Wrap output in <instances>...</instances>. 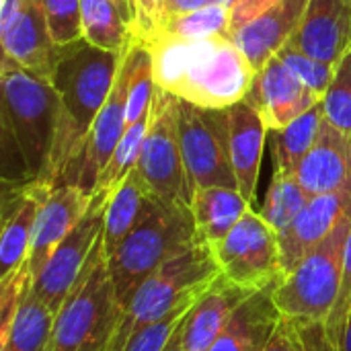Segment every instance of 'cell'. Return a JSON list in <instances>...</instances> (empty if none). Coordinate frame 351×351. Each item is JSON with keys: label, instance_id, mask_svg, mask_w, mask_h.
<instances>
[{"label": "cell", "instance_id": "cell-25", "mask_svg": "<svg viewBox=\"0 0 351 351\" xmlns=\"http://www.w3.org/2000/svg\"><path fill=\"white\" fill-rule=\"evenodd\" d=\"M253 208L239 189L230 187H204L193 191L191 212L199 239L212 251L230 234L241 218Z\"/></svg>", "mask_w": 351, "mask_h": 351}, {"label": "cell", "instance_id": "cell-42", "mask_svg": "<svg viewBox=\"0 0 351 351\" xmlns=\"http://www.w3.org/2000/svg\"><path fill=\"white\" fill-rule=\"evenodd\" d=\"M115 4L119 6V10H121V14H123V19L128 21V25L132 27V6H130V0H115Z\"/></svg>", "mask_w": 351, "mask_h": 351}, {"label": "cell", "instance_id": "cell-3", "mask_svg": "<svg viewBox=\"0 0 351 351\" xmlns=\"http://www.w3.org/2000/svg\"><path fill=\"white\" fill-rule=\"evenodd\" d=\"M148 47L156 86L206 109H228L243 101L257 74L232 37L156 41Z\"/></svg>", "mask_w": 351, "mask_h": 351}, {"label": "cell", "instance_id": "cell-35", "mask_svg": "<svg viewBox=\"0 0 351 351\" xmlns=\"http://www.w3.org/2000/svg\"><path fill=\"white\" fill-rule=\"evenodd\" d=\"M197 302L193 304H185V306H179L177 311L169 313L167 317L158 319L156 323L140 329L125 346L123 351H165L167 346L171 343V339L175 337V333L181 329V325L185 323L187 315L191 313V308L195 306Z\"/></svg>", "mask_w": 351, "mask_h": 351}, {"label": "cell", "instance_id": "cell-2", "mask_svg": "<svg viewBox=\"0 0 351 351\" xmlns=\"http://www.w3.org/2000/svg\"><path fill=\"white\" fill-rule=\"evenodd\" d=\"M123 53L125 49H99L84 37L64 45L49 78L60 97V115L45 183L58 185L78 160L93 121L113 88Z\"/></svg>", "mask_w": 351, "mask_h": 351}, {"label": "cell", "instance_id": "cell-21", "mask_svg": "<svg viewBox=\"0 0 351 351\" xmlns=\"http://www.w3.org/2000/svg\"><path fill=\"white\" fill-rule=\"evenodd\" d=\"M267 134L269 130L263 117L247 99L228 107L230 165L237 175L239 191L251 206L255 204L257 195V181Z\"/></svg>", "mask_w": 351, "mask_h": 351}, {"label": "cell", "instance_id": "cell-10", "mask_svg": "<svg viewBox=\"0 0 351 351\" xmlns=\"http://www.w3.org/2000/svg\"><path fill=\"white\" fill-rule=\"evenodd\" d=\"M214 257L220 274L249 292L271 288L284 274L280 237L253 208L214 249Z\"/></svg>", "mask_w": 351, "mask_h": 351}, {"label": "cell", "instance_id": "cell-45", "mask_svg": "<svg viewBox=\"0 0 351 351\" xmlns=\"http://www.w3.org/2000/svg\"><path fill=\"white\" fill-rule=\"evenodd\" d=\"M341 2H343V4H348V6L351 8V0H341Z\"/></svg>", "mask_w": 351, "mask_h": 351}, {"label": "cell", "instance_id": "cell-9", "mask_svg": "<svg viewBox=\"0 0 351 351\" xmlns=\"http://www.w3.org/2000/svg\"><path fill=\"white\" fill-rule=\"evenodd\" d=\"M177 128L191 189H239L228 148V109H206L177 101Z\"/></svg>", "mask_w": 351, "mask_h": 351}, {"label": "cell", "instance_id": "cell-39", "mask_svg": "<svg viewBox=\"0 0 351 351\" xmlns=\"http://www.w3.org/2000/svg\"><path fill=\"white\" fill-rule=\"evenodd\" d=\"M204 6H210V0H165L162 4V23L177 14H187L193 10H199Z\"/></svg>", "mask_w": 351, "mask_h": 351}, {"label": "cell", "instance_id": "cell-19", "mask_svg": "<svg viewBox=\"0 0 351 351\" xmlns=\"http://www.w3.org/2000/svg\"><path fill=\"white\" fill-rule=\"evenodd\" d=\"M308 2L311 0H280L230 35L255 72H259L292 39Z\"/></svg>", "mask_w": 351, "mask_h": 351}, {"label": "cell", "instance_id": "cell-20", "mask_svg": "<svg viewBox=\"0 0 351 351\" xmlns=\"http://www.w3.org/2000/svg\"><path fill=\"white\" fill-rule=\"evenodd\" d=\"M296 177L311 197L351 187L350 136L323 119L319 138L302 158Z\"/></svg>", "mask_w": 351, "mask_h": 351}, {"label": "cell", "instance_id": "cell-31", "mask_svg": "<svg viewBox=\"0 0 351 351\" xmlns=\"http://www.w3.org/2000/svg\"><path fill=\"white\" fill-rule=\"evenodd\" d=\"M308 199L311 195L304 191L296 175L274 173L271 185L267 189V195L259 214L280 237L304 210Z\"/></svg>", "mask_w": 351, "mask_h": 351}, {"label": "cell", "instance_id": "cell-13", "mask_svg": "<svg viewBox=\"0 0 351 351\" xmlns=\"http://www.w3.org/2000/svg\"><path fill=\"white\" fill-rule=\"evenodd\" d=\"M51 189L53 185L45 181L4 185L0 230V284L14 278L27 265L33 228L39 210Z\"/></svg>", "mask_w": 351, "mask_h": 351}, {"label": "cell", "instance_id": "cell-8", "mask_svg": "<svg viewBox=\"0 0 351 351\" xmlns=\"http://www.w3.org/2000/svg\"><path fill=\"white\" fill-rule=\"evenodd\" d=\"M177 101L175 95L156 86L136 169L160 202L191 208L193 189L181 154Z\"/></svg>", "mask_w": 351, "mask_h": 351}, {"label": "cell", "instance_id": "cell-26", "mask_svg": "<svg viewBox=\"0 0 351 351\" xmlns=\"http://www.w3.org/2000/svg\"><path fill=\"white\" fill-rule=\"evenodd\" d=\"M56 317L29 288L0 337V351H51Z\"/></svg>", "mask_w": 351, "mask_h": 351}, {"label": "cell", "instance_id": "cell-11", "mask_svg": "<svg viewBox=\"0 0 351 351\" xmlns=\"http://www.w3.org/2000/svg\"><path fill=\"white\" fill-rule=\"evenodd\" d=\"M107 199L93 197L88 212L53 249L41 271L33 278V294L56 315L80 282L93 253L103 241Z\"/></svg>", "mask_w": 351, "mask_h": 351}, {"label": "cell", "instance_id": "cell-14", "mask_svg": "<svg viewBox=\"0 0 351 351\" xmlns=\"http://www.w3.org/2000/svg\"><path fill=\"white\" fill-rule=\"evenodd\" d=\"M245 99L259 111L269 132L286 128L321 101L278 56L255 74Z\"/></svg>", "mask_w": 351, "mask_h": 351}, {"label": "cell", "instance_id": "cell-34", "mask_svg": "<svg viewBox=\"0 0 351 351\" xmlns=\"http://www.w3.org/2000/svg\"><path fill=\"white\" fill-rule=\"evenodd\" d=\"M278 58L292 70V74L313 93H317L321 99L327 93L333 76H335V68L331 64H325L321 60H315L311 56H306L304 51H300L298 47L286 43L280 51Z\"/></svg>", "mask_w": 351, "mask_h": 351}, {"label": "cell", "instance_id": "cell-18", "mask_svg": "<svg viewBox=\"0 0 351 351\" xmlns=\"http://www.w3.org/2000/svg\"><path fill=\"white\" fill-rule=\"evenodd\" d=\"M93 202V195L84 193L76 185H53L51 193L43 202L35 228H33V239H31V251H29V261L27 269L31 278H35L53 249L66 239V234L82 220V216L88 212Z\"/></svg>", "mask_w": 351, "mask_h": 351}, {"label": "cell", "instance_id": "cell-41", "mask_svg": "<svg viewBox=\"0 0 351 351\" xmlns=\"http://www.w3.org/2000/svg\"><path fill=\"white\" fill-rule=\"evenodd\" d=\"M337 351H351V311L350 317H348L346 331H343V337H341V343H339V350Z\"/></svg>", "mask_w": 351, "mask_h": 351}, {"label": "cell", "instance_id": "cell-33", "mask_svg": "<svg viewBox=\"0 0 351 351\" xmlns=\"http://www.w3.org/2000/svg\"><path fill=\"white\" fill-rule=\"evenodd\" d=\"M321 103L325 119L351 138V49L337 64L335 76Z\"/></svg>", "mask_w": 351, "mask_h": 351}, {"label": "cell", "instance_id": "cell-40", "mask_svg": "<svg viewBox=\"0 0 351 351\" xmlns=\"http://www.w3.org/2000/svg\"><path fill=\"white\" fill-rule=\"evenodd\" d=\"M189 317V315H187ZM187 321V319H185ZM185 325V323H183ZM183 325H181V329L175 333V337L171 339V343L167 346V350L165 351H183Z\"/></svg>", "mask_w": 351, "mask_h": 351}, {"label": "cell", "instance_id": "cell-36", "mask_svg": "<svg viewBox=\"0 0 351 351\" xmlns=\"http://www.w3.org/2000/svg\"><path fill=\"white\" fill-rule=\"evenodd\" d=\"M49 25V33L58 45L82 39L80 0H41Z\"/></svg>", "mask_w": 351, "mask_h": 351}, {"label": "cell", "instance_id": "cell-6", "mask_svg": "<svg viewBox=\"0 0 351 351\" xmlns=\"http://www.w3.org/2000/svg\"><path fill=\"white\" fill-rule=\"evenodd\" d=\"M103 241L56 317L51 351H109L121 323Z\"/></svg>", "mask_w": 351, "mask_h": 351}, {"label": "cell", "instance_id": "cell-38", "mask_svg": "<svg viewBox=\"0 0 351 351\" xmlns=\"http://www.w3.org/2000/svg\"><path fill=\"white\" fill-rule=\"evenodd\" d=\"M278 2L280 0H234V4L230 6V35Z\"/></svg>", "mask_w": 351, "mask_h": 351}, {"label": "cell", "instance_id": "cell-23", "mask_svg": "<svg viewBox=\"0 0 351 351\" xmlns=\"http://www.w3.org/2000/svg\"><path fill=\"white\" fill-rule=\"evenodd\" d=\"M271 288L251 294L232 313L208 351H265L282 321L271 298Z\"/></svg>", "mask_w": 351, "mask_h": 351}, {"label": "cell", "instance_id": "cell-43", "mask_svg": "<svg viewBox=\"0 0 351 351\" xmlns=\"http://www.w3.org/2000/svg\"><path fill=\"white\" fill-rule=\"evenodd\" d=\"M210 4H218V6H226L230 8L234 4V0H210Z\"/></svg>", "mask_w": 351, "mask_h": 351}, {"label": "cell", "instance_id": "cell-12", "mask_svg": "<svg viewBox=\"0 0 351 351\" xmlns=\"http://www.w3.org/2000/svg\"><path fill=\"white\" fill-rule=\"evenodd\" d=\"M128 51V47H125ZM128 82H130V70L125 62V53L121 60V66L117 70L113 88L101 107L99 115L93 121V128L86 136V142L82 146V152L74 167L62 177V183L76 185L84 193L93 195L95 187L99 183L101 173L105 171L107 162L111 160L125 128H128Z\"/></svg>", "mask_w": 351, "mask_h": 351}, {"label": "cell", "instance_id": "cell-32", "mask_svg": "<svg viewBox=\"0 0 351 351\" xmlns=\"http://www.w3.org/2000/svg\"><path fill=\"white\" fill-rule=\"evenodd\" d=\"M265 351H335L325 323H294L282 319Z\"/></svg>", "mask_w": 351, "mask_h": 351}, {"label": "cell", "instance_id": "cell-1", "mask_svg": "<svg viewBox=\"0 0 351 351\" xmlns=\"http://www.w3.org/2000/svg\"><path fill=\"white\" fill-rule=\"evenodd\" d=\"M0 88L2 181L4 185L45 181L58 132V90L49 78L8 58L0 64Z\"/></svg>", "mask_w": 351, "mask_h": 351}, {"label": "cell", "instance_id": "cell-16", "mask_svg": "<svg viewBox=\"0 0 351 351\" xmlns=\"http://www.w3.org/2000/svg\"><path fill=\"white\" fill-rule=\"evenodd\" d=\"M348 216H351V187L311 197L296 220L280 234L284 274L317 249Z\"/></svg>", "mask_w": 351, "mask_h": 351}, {"label": "cell", "instance_id": "cell-15", "mask_svg": "<svg viewBox=\"0 0 351 351\" xmlns=\"http://www.w3.org/2000/svg\"><path fill=\"white\" fill-rule=\"evenodd\" d=\"M2 58L19 66L51 78L64 45H58L49 33L45 8L41 0H25L19 12L0 27Z\"/></svg>", "mask_w": 351, "mask_h": 351}, {"label": "cell", "instance_id": "cell-29", "mask_svg": "<svg viewBox=\"0 0 351 351\" xmlns=\"http://www.w3.org/2000/svg\"><path fill=\"white\" fill-rule=\"evenodd\" d=\"M210 37H230V8L210 4L199 10L177 14L167 19L156 41H197V39H210ZM150 45V43H148Z\"/></svg>", "mask_w": 351, "mask_h": 351}, {"label": "cell", "instance_id": "cell-37", "mask_svg": "<svg viewBox=\"0 0 351 351\" xmlns=\"http://www.w3.org/2000/svg\"><path fill=\"white\" fill-rule=\"evenodd\" d=\"M351 311V228L348 234V243H346V251H343V269H341V284H339V294H337V302L325 323L327 327V335L333 343L335 351L339 350L346 325H348V317Z\"/></svg>", "mask_w": 351, "mask_h": 351}, {"label": "cell", "instance_id": "cell-44", "mask_svg": "<svg viewBox=\"0 0 351 351\" xmlns=\"http://www.w3.org/2000/svg\"><path fill=\"white\" fill-rule=\"evenodd\" d=\"M136 4H138V0H130V6H132V16H134V12H136ZM134 21V19H132Z\"/></svg>", "mask_w": 351, "mask_h": 351}, {"label": "cell", "instance_id": "cell-30", "mask_svg": "<svg viewBox=\"0 0 351 351\" xmlns=\"http://www.w3.org/2000/svg\"><path fill=\"white\" fill-rule=\"evenodd\" d=\"M148 119H150V111L146 115H142L138 121L130 123L111 156V160L107 162L105 171L99 177V183L95 187L93 197H103L109 199L111 193L119 187V183L136 169L138 158H140V150L146 138V130H148Z\"/></svg>", "mask_w": 351, "mask_h": 351}, {"label": "cell", "instance_id": "cell-7", "mask_svg": "<svg viewBox=\"0 0 351 351\" xmlns=\"http://www.w3.org/2000/svg\"><path fill=\"white\" fill-rule=\"evenodd\" d=\"M350 228L351 216H348L317 249L274 284L271 298L282 319L302 325L327 323L339 294Z\"/></svg>", "mask_w": 351, "mask_h": 351}, {"label": "cell", "instance_id": "cell-17", "mask_svg": "<svg viewBox=\"0 0 351 351\" xmlns=\"http://www.w3.org/2000/svg\"><path fill=\"white\" fill-rule=\"evenodd\" d=\"M288 43L315 60L337 66L351 49V8L341 0H311Z\"/></svg>", "mask_w": 351, "mask_h": 351}, {"label": "cell", "instance_id": "cell-22", "mask_svg": "<svg viewBox=\"0 0 351 351\" xmlns=\"http://www.w3.org/2000/svg\"><path fill=\"white\" fill-rule=\"evenodd\" d=\"M255 292H249L222 274L197 300L183 325V351H208L222 333L232 313Z\"/></svg>", "mask_w": 351, "mask_h": 351}, {"label": "cell", "instance_id": "cell-5", "mask_svg": "<svg viewBox=\"0 0 351 351\" xmlns=\"http://www.w3.org/2000/svg\"><path fill=\"white\" fill-rule=\"evenodd\" d=\"M189 206L158 202L156 208L107 257L117 300L125 311L136 290L169 259L199 243Z\"/></svg>", "mask_w": 351, "mask_h": 351}, {"label": "cell", "instance_id": "cell-4", "mask_svg": "<svg viewBox=\"0 0 351 351\" xmlns=\"http://www.w3.org/2000/svg\"><path fill=\"white\" fill-rule=\"evenodd\" d=\"M220 278L214 251L204 241L160 265L128 302L109 351H123L144 327L156 323L179 306L197 302Z\"/></svg>", "mask_w": 351, "mask_h": 351}, {"label": "cell", "instance_id": "cell-24", "mask_svg": "<svg viewBox=\"0 0 351 351\" xmlns=\"http://www.w3.org/2000/svg\"><path fill=\"white\" fill-rule=\"evenodd\" d=\"M160 199L152 193L144 177L134 169L111 193L105 208L103 249L109 257L117 245L156 208Z\"/></svg>", "mask_w": 351, "mask_h": 351}, {"label": "cell", "instance_id": "cell-28", "mask_svg": "<svg viewBox=\"0 0 351 351\" xmlns=\"http://www.w3.org/2000/svg\"><path fill=\"white\" fill-rule=\"evenodd\" d=\"M82 37L105 51H123L130 41V25L115 0H80Z\"/></svg>", "mask_w": 351, "mask_h": 351}, {"label": "cell", "instance_id": "cell-27", "mask_svg": "<svg viewBox=\"0 0 351 351\" xmlns=\"http://www.w3.org/2000/svg\"><path fill=\"white\" fill-rule=\"evenodd\" d=\"M323 119H325V111H323V103L319 101L315 107H311L306 113H302L286 128L269 132L274 173L296 175L302 158L308 154V150L319 138Z\"/></svg>", "mask_w": 351, "mask_h": 351}]
</instances>
